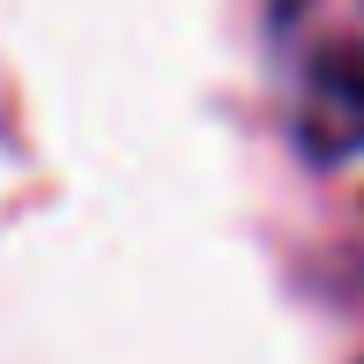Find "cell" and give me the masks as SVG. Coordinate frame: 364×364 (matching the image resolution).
<instances>
[{
  "label": "cell",
  "mask_w": 364,
  "mask_h": 364,
  "mask_svg": "<svg viewBox=\"0 0 364 364\" xmlns=\"http://www.w3.org/2000/svg\"><path fill=\"white\" fill-rule=\"evenodd\" d=\"M268 68L312 164L364 156V0H268Z\"/></svg>",
  "instance_id": "obj_1"
}]
</instances>
